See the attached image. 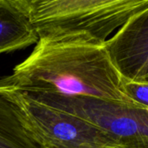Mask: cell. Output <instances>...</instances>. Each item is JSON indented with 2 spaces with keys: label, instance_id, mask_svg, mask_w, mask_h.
I'll use <instances>...</instances> for the list:
<instances>
[{
  "label": "cell",
  "instance_id": "obj_9",
  "mask_svg": "<svg viewBox=\"0 0 148 148\" xmlns=\"http://www.w3.org/2000/svg\"><path fill=\"white\" fill-rule=\"evenodd\" d=\"M143 82H148V80H146V81H143Z\"/></svg>",
  "mask_w": 148,
  "mask_h": 148
},
{
  "label": "cell",
  "instance_id": "obj_4",
  "mask_svg": "<svg viewBox=\"0 0 148 148\" xmlns=\"http://www.w3.org/2000/svg\"><path fill=\"white\" fill-rule=\"evenodd\" d=\"M18 107L25 127L40 148H119L103 131L26 94L1 88Z\"/></svg>",
  "mask_w": 148,
  "mask_h": 148
},
{
  "label": "cell",
  "instance_id": "obj_7",
  "mask_svg": "<svg viewBox=\"0 0 148 148\" xmlns=\"http://www.w3.org/2000/svg\"><path fill=\"white\" fill-rule=\"evenodd\" d=\"M0 148H40L25 127L18 107L1 88Z\"/></svg>",
  "mask_w": 148,
  "mask_h": 148
},
{
  "label": "cell",
  "instance_id": "obj_5",
  "mask_svg": "<svg viewBox=\"0 0 148 148\" xmlns=\"http://www.w3.org/2000/svg\"><path fill=\"white\" fill-rule=\"evenodd\" d=\"M125 80H148V10L128 21L104 44Z\"/></svg>",
  "mask_w": 148,
  "mask_h": 148
},
{
  "label": "cell",
  "instance_id": "obj_2",
  "mask_svg": "<svg viewBox=\"0 0 148 148\" xmlns=\"http://www.w3.org/2000/svg\"><path fill=\"white\" fill-rule=\"evenodd\" d=\"M38 38L104 45L128 21L148 10V0H9Z\"/></svg>",
  "mask_w": 148,
  "mask_h": 148
},
{
  "label": "cell",
  "instance_id": "obj_1",
  "mask_svg": "<svg viewBox=\"0 0 148 148\" xmlns=\"http://www.w3.org/2000/svg\"><path fill=\"white\" fill-rule=\"evenodd\" d=\"M0 88L133 103L105 45L80 40L39 38L32 53L0 79Z\"/></svg>",
  "mask_w": 148,
  "mask_h": 148
},
{
  "label": "cell",
  "instance_id": "obj_6",
  "mask_svg": "<svg viewBox=\"0 0 148 148\" xmlns=\"http://www.w3.org/2000/svg\"><path fill=\"white\" fill-rule=\"evenodd\" d=\"M38 39L29 20L9 0H0V54L27 48Z\"/></svg>",
  "mask_w": 148,
  "mask_h": 148
},
{
  "label": "cell",
  "instance_id": "obj_3",
  "mask_svg": "<svg viewBox=\"0 0 148 148\" xmlns=\"http://www.w3.org/2000/svg\"><path fill=\"white\" fill-rule=\"evenodd\" d=\"M25 94L89 122L112 138L119 148H148L147 107L87 96Z\"/></svg>",
  "mask_w": 148,
  "mask_h": 148
},
{
  "label": "cell",
  "instance_id": "obj_8",
  "mask_svg": "<svg viewBox=\"0 0 148 148\" xmlns=\"http://www.w3.org/2000/svg\"><path fill=\"white\" fill-rule=\"evenodd\" d=\"M126 96L135 104L148 108V82H137L123 79Z\"/></svg>",
  "mask_w": 148,
  "mask_h": 148
}]
</instances>
